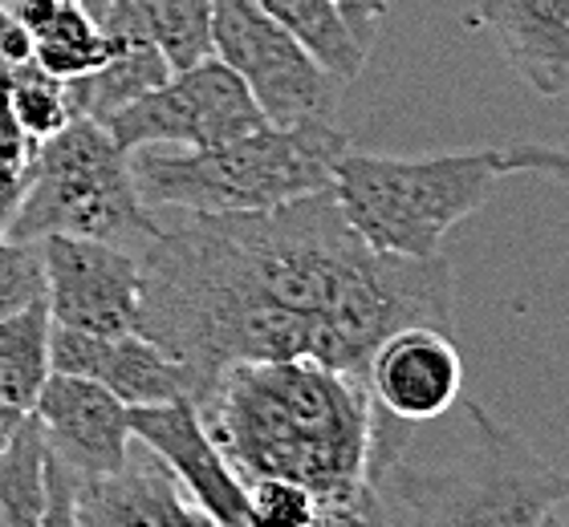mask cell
<instances>
[{
	"label": "cell",
	"mask_w": 569,
	"mask_h": 527,
	"mask_svg": "<svg viewBox=\"0 0 569 527\" xmlns=\"http://www.w3.org/2000/svg\"><path fill=\"white\" fill-rule=\"evenodd\" d=\"M46 301V264L37 244L0 240V316Z\"/></svg>",
	"instance_id": "25"
},
{
	"label": "cell",
	"mask_w": 569,
	"mask_h": 527,
	"mask_svg": "<svg viewBox=\"0 0 569 527\" xmlns=\"http://www.w3.org/2000/svg\"><path fill=\"white\" fill-rule=\"evenodd\" d=\"M9 102L17 114V126L41 146L46 139H53L61 126H70L78 114L70 94V82L53 78L49 70H41L37 61H21L9 73Z\"/></svg>",
	"instance_id": "22"
},
{
	"label": "cell",
	"mask_w": 569,
	"mask_h": 527,
	"mask_svg": "<svg viewBox=\"0 0 569 527\" xmlns=\"http://www.w3.org/2000/svg\"><path fill=\"white\" fill-rule=\"evenodd\" d=\"M49 333H53V316L46 301L0 316V402L24 414L33 411L37 394L53 374Z\"/></svg>",
	"instance_id": "18"
},
{
	"label": "cell",
	"mask_w": 569,
	"mask_h": 527,
	"mask_svg": "<svg viewBox=\"0 0 569 527\" xmlns=\"http://www.w3.org/2000/svg\"><path fill=\"white\" fill-rule=\"evenodd\" d=\"M131 434L139 438V446H147L159 463L171 467V475L183 483V491L216 524L244 519V483L208 438L196 402L176 398L163 406H131Z\"/></svg>",
	"instance_id": "13"
},
{
	"label": "cell",
	"mask_w": 569,
	"mask_h": 527,
	"mask_svg": "<svg viewBox=\"0 0 569 527\" xmlns=\"http://www.w3.org/2000/svg\"><path fill=\"white\" fill-rule=\"evenodd\" d=\"M29 414L41 426L49 458L61 463L78 483L114 475L127 467L134 450L131 406L90 377L49 374Z\"/></svg>",
	"instance_id": "10"
},
{
	"label": "cell",
	"mask_w": 569,
	"mask_h": 527,
	"mask_svg": "<svg viewBox=\"0 0 569 527\" xmlns=\"http://www.w3.org/2000/svg\"><path fill=\"white\" fill-rule=\"evenodd\" d=\"M131 9L171 70L212 58V0H131Z\"/></svg>",
	"instance_id": "21"
},
{
	"label": "cell",
	"mask_w": 569,
	"mask_h": 527,
	"mask_svg": "<svg viewBox=\"0 0 569 527\" xmlns=\"http://www.w3.org/2000/svg\"><path fill=\"white\" fill-rule=\"evenodd\" d=\"M37 247L46 264V305L53 325L82 333L139 328V252L98 240H73V235H49L37 240Z\"/></svg>",
	"instance_id": "9"
},
{
	"label": "cell",
	"mask_w": 569,
	"mask_h": 527,
	"mask_svg": "<svg viewBox=\"0 0 569 527\" xmlns=\"http://www.w3.org/2000/svg\"><path fill=\"white\" fill-rule=\"evenodd\" d=\"M24 188H29V166L0 163V235L9 232L12 215H17V207H21Z\"/></svg>",
	"instance_id": "30"
},
{
	"label": "cell",
	"mask_w": 569,
	"mask_h": 527,
	"mask_svg": "<svg viewBox=\"0 0 569 527\" xmlns=\"http://www.w3.org/2000/svg\"><path fill=\"white\" fill-rule=\"evenodd\" d=\"M49 362H53V374L90 377L127 406H163V402L191 398V374L139 328L82 333V328L53 325Z\"/></svg>",
	"instance_id": "11"
},
{
	"label": "cell",
	"mask_w": 569,
	"mask_h": 527,
	"mask_svg": "<svg viewBox=\"0 0 569 527\" xmlns=\"http://www.w3.org/2000/svg\"><path fill=\"white\" fill-rule=\"evenodd\" d=\"M367 389L399 422H427L448 414L463 394V362L456 349V333L431 325L391 333L370 357Z\"/></svg>",
	"instance_id": "12"
},
{
	"label": "cell",
	"mask_w": 569,
	"mask_h": 527,
	"mask_svg": "<svg viewBox=\"0 0 569 527\" xmlns=\"http://www.w3.org/2000/svg\"><path fill=\"white\" fill-rule=\"evenodd\" d=\"M472 446L448 463H395L382 483L407 507V527H541L569 499V475L480 402H463Z\"/></svg>",
	"instance_id": "5"
},
{
	"label": "cell",
	"mask_w": 569,
	"mask_h": 527,
	"mask_svg": "<svg viewBox=\"0 0 569 527\" xmlns=\"http://www.w3.org/2000/svg\"><path fill=\"white\" fill-rule=\"evenodd\" d=\"M73 507L78 527H220L147 446L114 475L78 483Z\"/></svg>",
	"instance_id": "14"
},
{
	"label": "cell",
	"mask_w": 569,
	"mask_h": 527,
	"mask_svg": "<svg viewBox=\"0 0 569 527\" xmlns=\"http://www.w3.org/2000/svg\"><path fill=\"white\" fill-rule=\"evenodd\" d=\"M167 223L147 207L131 171V154L94 118H73L37 146L29 188L4 240L37 244L49 235L98 240L142 252Z\"/></svg>",
	"instance_id": "6"
},
{
	"label": "cell",
	"mask_w": 569,
	"mask_h": 527,
	"mask_svg": "<svg viewBox=\"0 0 569 527\" xmlns=\"http://www.w3.org/2000/svg\"><path fill=\"white\" fill-rule=\"evenodd\" d=\"M500 183L497 146L463 154H395L346 151L333 166V200L346 223L387 256H439L443 235L492 200Z\"/></svg>",
	"instance_id": "4"
},
{
	"label": "cell",
	"mask_w": 569,
	"mask_h": 527,
	"mask_svg": "<svg viewBox=\"0 0 569 527\" xmlns=\"http://www.w3.org/2000/svg\"><path fill=\"white\" fill-rule=\"evenodd\" d=\"M375 260L333 191L249 215H188L139 252V333L188 369L191 398L240 362L342 369V321Z\"/></svg>",
	"instance_id": "1"
},
{
	"label": "cell",
	"mask_w": 569,
	"mask_h": 527,
	"mask_svg": "<svg viewBox=\"0 0 569 527\" xmlns=\"http://www.w3.org/2000/svg\"><path fill=\"white\" fill-rule=\"evenodd\" d=\"M313 491L306 483L264 475L244 483V524L249 527H306Z\"/></svg>",
	"instance_id": "24"
},
{
	"label": "cell",
	"mask_w": 569,
	"mask_h": 527,
	"mask_svg": "<svg viewBox=\"0 0 569 527\" xmlns=\"http://www.w3.org/2000/svg\"><path fill=\"white\" fill-rule=\"evenodd\" d=\"M249 85L240 82L237 70H228L220 58H203L188 70H176L151 94L134 98L102 122L110 139L122 151H147V146H167V151H203L220 142L249 134L264 126Z\"/></svg>",
	"instance_id": "8"
},
{
	"label": "cell",
	"mask_w": 569,
	"mask_h": 527,
	"mask_svg": "<svg viewBox=\"0 0 569 527\" xmlns=\"http://www.w3.org/2000/svg\"><path fill=\"white\" fill-rule=\"evenodd\" d=\"M29 418L24 411H17V406H9V402H0V446L9 443L12 434H17V426Z\"/></svg>",
	"instance_id": "31"
},
{
	"label": "cell",
	"mask_w": 569,
	"mask_h": 527,
	"mask_svg": "<svg viewBox=\"0 0 569 527\" xmlns=\"http://www.w3.org/2000/svg\"><path fill=\"white\" fill-rule=\"evenodd\" d=\"M49 516V450L37 418L17 426L0 446V527H46Z\"/></svg>",
	"instance_id": "19"
},
{
	"label": "cell",
	"mask_w": 569,
	"mask_h": 527,
	"mask_svg": "<svg viewBox=\"0 0 569 527\" xmlns=\"http://www.w3.org/2000/svg\"><path fill=\"white\" fill-rule=\"evenodd\" d=\"M9 73L12 65L0 58V163L29 166L37 154V142L17 126V114H12V102H9Z\"/></svg>",
	"instance_id": "27"
},
{
	"label": "cell",
	"mask_w": 569,
	"mask_h": 527,
	"mask_svg": "<svg viewBox=\"0 0 569 527\" xmlns=\"http://www.w3.org/2000/svg\"><path fill=\"white\" fill-rule=\"evenodd\" d=\"M541 527H569V499H561V504L541 519Z\"/></svg>",
	"instance_id": "32"
},
{
	"label": "cell",
	"mask_w": 569,
	"mask_h": 527,
	"mask_svg": "<svg viewBox=\"0 0 569 527\" xmlns=\"http://www.w3.org/2000/svg\"><path fill=\"white\" fill-rule=\"evenodd\" d=\"M171 73L176 70L167 65L159 45H154V41H139V45L122 49L119 58H110L102 70L86 73V78H73L70 94H73V105H78V114L94 118V122H107L114 110L131 105L134 98H142V94H151L154 85H163Z\"/></svg>",
	"instance_id": "20"
},
{
	"label": "cell",
	"mask_w": 569,
	"mask_h": 527,
	"mask_svg": "<svg viewBox=\"0 0 569 527\" xmlns=\"http://www.w3.org/2000/svg\"><path fill=\"white\" fill-rule=\"evenodd\" d=\"M0 240H4V235H0Z\"/></svg>",
	"instance_id": "33"
},
{
	"label": "cell",
	"mask_w": 569,
	"mask_h": 527,
	"mask_svg": "<svg viewBox=\"0 0 569 527\" xmlns=\"http://www.w3.org/2000/svg\"><path fill=\"white\" fill-rule=\"evenodd\" d=\"M212 58L240 73L273 126L333 122L338 82L257 0H212Z\"/></svg>",
	"instance_id": "7"
},
{
	"label": "cell",
	"mask_w": 569,
	"mask_h": 527,
	"mask_svg": "<svg viewBox=\"0 0 569 527\" xmlns=\"http://www.w3.org/2000/svg\"><path fill=\"white\" fill-rule=\"evenodd\" d=\"M500 175H533L553 188L569 191V146H549V142H509L497 146Z\"/></svg>",
	"instance_id": "26"
},
{
	"label": "cell",
	"mask_w": 569,
	"mask_h": 527,
	"mask_svg": "<svg viewBox=\"0 0 569 527\" xmlns=\"http://www.w3.org/2000/svg\"><path fill=\"white\" fill-rule=\"evenodd\" d=\"M306 527H391L382 483L358 475V479H342L313 491V511Z\"/></svg>",
	"instance_id": "23"
},
{
	"label": "cell",
	"mask_w": 569,
	"mask_h": 527,
	"mask_svg": "<svg viewBox=\"0 0 569 527\" xmlns=\"http://www.w3.org/2000/svg\"><path fill=\"white\" fill-rule=\"evenodd\" d=\"M257 4L309 49L338 85L358 82V73L367 70L370 49L358 45L350 24L330 0H257Z\"/></svg>",
	"instance_id": "17"
},
{
	"label": "cell",
	"mask_w": 569,
	"mask_h": 527,
	"mask_svg": "<svg viewBox=\"0 0 569 527\" xmlns=\"http://www.w3.org/2000/svg\"><path fill=\"white\" fill-rule=\"evenodd\" d=\"M73 479L70 470L49 458V516L46 527H78V507H73Z\"/></svg>",
	"instance_id": "29"
},
{
	"label": "cell",
	"mask_w": 569,
	"mask_h": 527,
	"mask_svg": "<svg viewBox=\"0 0 569 527\" xmlns=\"http://www.w3.org/2000/svg\"><path fill=\"white\" fill-rule=\"evenodd\" d=\"M191 402L240 483L281 475L309 491L370 479V450L387 418L367 382L309 357L228 365Z\"/></svg>",
	"instance_id": "2"
},
{
	"label": "cell",
	"mask_w": 569,
	"mask_h": 527,
	"mask_svg": "<svg viewBox=\"0 0 569 527\" xmlns=\"http://www.w3.org/2000/svg\"><path fill=\"white\" fill-rule=\"evenodd\" d=\"M333 9L342 12V21L350 24V33L362 49L375 45L379 37V24L387 17V0H330Z\"/></svg>",
	"instance_id": "28"
},
{
	"label": "cell",
	"mask_w": 569,
	"mask_h": 527,
	"mask_svg": "<svg viewBox=\"0 0 569 527\" xmlns=\"http://www.w3.org/2000/svg\"><path fill=\"white\" fill-rule=\"evenodd\" d=\"M9 9L33 37V61L61 82L102 70L110 58L139 41H110L82 0H9Z\"/></svg>",
	"instance_id": "16"
},
{
	"label": "cell",
	"mask_w": 569,
	"mask_h": 527,
	"mask_svg": "<svg viewBox=\"0 0 569 527\" xmlns=\"http://www.w3.org/2000/svg\"><path fill=\"white\" fill-rule=\"evenodd\" d=\"M472 24L492 33L529 90L541 98L569 94V0H480Z\"/></svg>",
	"instance_id": "15"
},
{
	"label": "cell",
	"mask_w": 569,
	"mask_h": 527,
	"mask_svg": "<svg viewBox=\"0 0 569 527\" xmlns=\"http://www.w3.org/2000/svg\"><path fill=\"white\" fill-rule=\"evenodd\" d=\"M346 151L350 139L333 122H264L203 151H131V171L154 211L249 215L330 191L333 166Z\"/></svg>",
	"instance_id": "3"
}]
</instances>
